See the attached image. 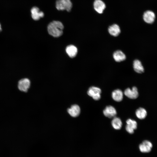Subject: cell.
I'll return each instance as SVG.
<instances>
[{"label": "cell", "instance_id": "1", "mask_svg": "<svg viewBox=\"0 0 157 157\" xmlns=\"http://www.w3.org/2000/svg\"><path fill=\"white\" fill-rule=\"evenodd\" d=\"M64 27L63 24L60 22L53 21L48 25L47 31L50 35L54 37H58L62 35Z\"/></svg>", "mask_w": 157, "mask_h": 157}, {"label": "cell", "instance_id": "2", "mask_svg": "<svg viewBox=\"0 0 157 157\" xmlns=\"http://www.w3.org/2000/svg\"><path fill=\"white\" fill-rule=\"evenodd\" d=\"M72 6L70 0H57L56 3V8L58 10H66L69 12Z\"/></svg>", "mask_w": 157, "mask_h": 157}, {"label": "cell", "instance_id": "3", "mask_svg": "<svg viewBox=\"0 0 157 157\" xmlns=\"http://www.w3.org/2000/svg\"><path fill=\"white\" fill-rule=\"evenodd\" d=\"M101 93V89L95 86L90 87L87 91L88 95L95 100H98L100 99Z\"/></svg>", "mask_w": 157, "mask_h": 157}, {"label": "cell", "instance_id": "4", "mask_svg": "<svg viewBox=\"0 0 157 157\" xmlns=\"http://www.w3.org/2000/svg\"><path fill=\"white\" fill-rule=\"evenodd\" d=\"M156 18L154 13L152 10H148L145 11L143 15L144 21L147 23L151 24L155 21Z\"/></svg>", "mask_w": 157, "mask_h": 157}, {"label": "cell", "instance_id": "5", "mask_svg": "<svg viewBox=\"0 0 157 157\" xmlns=\"http://www.w3.org/2000/svg\"><path fill=\"white\" fill-rule=\"evenodd\" d=\"M30 81L27 78H24L20 80L18 82V87L21 91L26 92L30 86Z\"/></svg>", "mask_w": 157, "mask_h": 157}, {"label": "cell", "instance_id": "6", "mask_svg": "<svg viewBox=\"0 0 157 157\" xmlns=\"http://www.w3.org/2000/svg\"><path fill=\"white\" fill-rule=\"evenodd\" d=\"M124 94L129 98L135 99L138 96V92L137 88L135 86L133 87L131 89L129 88L126 89L124 91Z\"/></svg>", "mask_w": 157, "mask_h": 157}, {"label": "cell", "instance_id": "7", "mask_svg": "<svg viewBox=\"0 0 157 157\" xmlns=\"http://www.w3.org/2000/svg\"><path fill=\"white\" fill-rule=\"evenodd\" d=\"M152 143L148 140H144L139 145V149L141 152L142 153H149L152 148Z\"/></svg>", "mask_w": 157, "mask_h": 157}, {"label": "cell", "instance_id": "8", "mask_svg": "<svg viewBox=\"0 0 157 157\" xmlns=\"http://www.w3.org/2000/svg\"><path fill=\"white\" fill-rule=\"evenodd\" d=\"M31 17L35 20H38L40 18L43 17L44 16V13L40 11L39 8L37 7H33L31 9Z\"/></svg>", "mask_w": 157, "mask_h": 157}, {"label": "cell", "instance_id": "9", "mask_svg": "<svg viewBox=\"0 0 157 157\" xmlns=\"http://www.w3.org/2000/svg\"><path fill=\"white\" fill-rule=\"evenodd\" d=\"M126 129L127 131L130 134H132L134 130L137 128V123L136 121L130 119L126 121Z\"/></svg>", "mask_w": 157, "mask_h": 157}, {"label": "cell", "instance_id": "10", "mask_svg": "<svg viewBox=\"0 0 157 157\" xmlns=\"http://www.w3.org/2000/svg\"><path fill=\"white\" fill-rule=\"evenodd\" d=\"M104 115L109 118L115 117L117 112L115 108L113 106H106L103 111Z\"/></svg>", "mask_w": 157, "mask_h": 157}, {"label": "cell", "instance_id": "11", "mask_svg": "<svg viewBox=\"0 0 157 157\" xmlns=\"http://www.w3.org/2000/svg\"><path fill=\"white\" fill-rule=\"evenodd\" d=\"M93 5L95 10L100 14L103 13L106 8L105 3L101 0H95Z\"/></svg>", "mask_w": 157, "mask_h": 157}, {"label": "cell", "instance_id": "12", "mask_svg": "<svg viewBox=\"0 0 157 157\" xmlns=\"http://www.w3.org/2000/svg\"><path fill=\"white\" fill-rule=\"evenodd\" d=\"M67 112L71 116L76 117L79 115L80 113V108L77 105H73L68 109Z\"/></svg>", "mask_w": 157, "mask_h": 157}, {"label": "cell", "instance_id": "13", "mask_svg": "<svg viewBox=\"0 0 157 157\" xmlns=\"http://www.w3.org/2000/svg\"><path fill=\"white\" fill-rule=\"evenodd\" d=\"M109 34L114 37L118 36L121 32V30L119 26L116 24L110 26L108 29Z\"/></svg>", "mask_w": 157, "mask_h": 157}, {"label": "cell", "instance_id": "14", "mask_svg": "<svg viewBox=\"0 0 157 157\" xmlns=\"http://www.w3.org/2000/svg\"><path fill=\"white\" fill-rule=\"evenodd\" d=\"M113 57L115 61L118 62L124 61L126 59L125 54L120 50L115 51L113 54Z\"/></svg>", "mask_w": 157, "mask_h": 157}, {"label": "cell", "instance_id": "15", "mask_svg": "<svg viewBox=\"0 0 157 157\" xmlns=\"http://www.w3.org/2000/svg\"><path fill=\"white\" fill-rule=\"evenodd\" d=\"M65 50L67 54L71 58H73L75 57L77 53V48L72 45L68 46L66 47Z\"/></svg>", "mask_w": 157, "mask_h": 157}, {"label": "cell", "instance_id": "16", "mask_svg": "<svg viewBox=\"0 0 157 157\" xmlns=\"http://www.w3.org/2000/svg\"><path fill=\"white\" fill-rule=\"evenodd\" d=\"M133 67L134 71L138 73H142L144 72V68L139 60L136 59L133 61Z\"/></svg>", "mask_w": 157, "mask_h": 157}, {"label": "cell", "instance_id": "17", "mask_svg": "<svg viewBox=\"0 0 157 157\" xmlns=\"http://www.w3.org/2000/svg\"><path fill=\"white\" fill-rule=\"evenodd\" d=\"M112 97L114 100L117 102H119L123 99V93L122 91L119 89L115 90L112 92Z\"/></svg>", "mask_w": 157, "mask_h": 157}, {"label": "cell", "instance_id": "18", "mask_svg": "<svg viewBox=\"0 0 157 157\" xmlns=\"http://www.w3.org/2000/svg\"><path fill=\"white\" fill-rule=\"evenodd\" d=\"M135 115L139 119H143L147 116V112L144 108L140 107L136 110L135 111Z\"/></svg>", "mask_w": 157, "mask_h": 157}, {"label": "cell", "instance_id": "19", "mask_svg": "<svg viewBox=\"0 0 157 157\" xmlns=\"http://www.w3.org/2000/svg\"><path fill=\"white\" fill-rule=\"evenodd\" d=\"M111 124L114 129L119 130L121 129L122 127V123L119 118L115 117L112 120Z\"/></svg>", "mask_w": 157, "mask_h": 157}, {"label": "cell", "instance_id": "20", "mask_svg": "<svg viewBox=\"0 0 157 157\" xmlns=\"http://www.w3.org/2000/svg\"><path fill=\"white\" fill-rule=\"evenodd\" d=\"M1 24H0V32L1 31Z\"/></svg>", "mask_w": 157, "mask_h": 157}]
</instances>
